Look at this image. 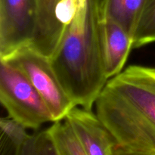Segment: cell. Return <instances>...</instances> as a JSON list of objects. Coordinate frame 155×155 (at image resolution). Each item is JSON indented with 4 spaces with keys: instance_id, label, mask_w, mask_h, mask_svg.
<instances>
[{
    "instance_id": "6da1fadb",
    "label": "cell",
    "mask_w": 155,
    "mask_h": 155,
    "mask_svg": "<svg viewBox=\"0 0 155 155\" xmlns=\"http://www.w3.org/2000/svg\"><path fill=\"white\" fill-rule=\"evenodd\" d=\"M95 106L117 147L155 155V68L129 66L107 80Z\"/></svg>"
},
{
    "instance_id": "7a4b0ae2",
    "label": "cell",
    "mask_w": 155,
    "mask_h": 155,
    "mask_svg": "<svg viewBox=\"0 0 155 155\" xmlns=\"http://www.w3.org/2000/svg\"><path fill=\"white\" fill-rule=\"evenodd\" d=\"M99 3L100 0H86L80 6L49 57L73 102L89 110L108 80L100 36Z\"/></svg>"
},
{
    "instance_id": "3957f363",
    "label": "cell",
    "mask_w": 155,
    "mask_h": 155,
    "mask_svg": "<svg viewBox=\"0 0 155 155\" xmlns=\"http://www.w3.org/2000/svg\"><path fill=\"white\" fill-rule=\"evenodd\" d=\"M0 101L9 117L27 129L38 130L54 123L46 103L28 78L4 60H0Z\"/></svg>"
},
{
    "instance_id": "277c9868",
    "label": "cell",
    "mask_w": 155,
    "mask_h": 155,
    "mask_svg": "<svg viewBox=\"0 0 155 155\" xmlns=\"http://www.w3.org/2000/svg\"><path fill=\"white\" fill-rule=\"evenodd\" d=\"M0 60L16 67L28 78L46 103L54 123L64 120L76 107L58 78L49 58L31 45H24Z\"/></svg>"
},
{
    "instance_id": "5b68a950",
    "label": "cell",
    "mask_w": 155,
    "mask_h": 155,
    "mask_svg": "<svg viewBox=\"0 0 155 155\" xmlns=\"http://www.w3.org/2000/svg\"><path fill=\"white\" fill-rule=\"evenodd\" d=\"M36 26L35 0H0V59L30 45Z\"/></svg>"
},
{
    "instance_id": "8992f818",
    "label": "cell",
    "mask_w": 155,
    "mask_h": 155,
    "mask_svg": "<svg viewBox=\"0 0 155 155\" xmlns=\"http://www.w3.org/2000/svg\"><path fill=\"white\" fill-rule=\"evenodd\" d=\"M87 155H111L114 138L96 114L74 107L64 118Z\"/></svg>"
},
{
    "instance_id": "52a82bcc",
    "label": "cell",
    "mask_w": 155,
    "mask_h": 155,
    "mask_svg": "<svg viewBox=\"0 0 155 155\" xmlns=\"http://www.w3.org/2000/svg\"><path fill=\"white\" fill-rule=\"evenodd\" d=\"M100 36L104 70L109 80L122 71L133 48V38L117 22L101 16Z\"/></svg>"
},
{
    "instance_id": "ba28073f",
    "label": "cell",
    "mask_w": 155,
    "mask_h": 155,
    "mask_svg": "<svg viewBox=\"0 0 155 155\" xmlns=\"http://www.w3.org/2000/svg\"><path fill=\"white\" fill-rule=\"evenodd\" d=\"M59 2L60 0H35L36 26L30 45L48 58L57 48L65 29L55 15Z\"/></svg>"
},
{
    "instance_id": "9c48e42d",
    "label": "cell",
    "mask_w": 155,
    "mask_h": 155,
    "mask_svg": "<svg viewBox=\"0 0 155 155\" xmlns=\"http://www.w3.org/2000/svg\"><path fill=\"white\" fill-rule=\"evenodd\" d=\"M149 0H100V16L114 20L133 38Z\"/></svg>"
},
{
    "instance_id": "30bf717a",
    "label": "cell",
    "mask_w": 155,
    "mask_h": 155,
    "mask_svg": "<svg viewBox=\"0 0 155 155\" xmlns=\"http://www.w3.org/2000/svg\"><path fill=\"white\" fill-rule=\"evenodd\" d=\"M47 130L59 155H87L65 120L53 123Z\"/></svg>"
},
{
    "instance_id": "8fae6325",
    "label": "cell",
    "mask_w": 155,
    "mask_h": 155,
    "mask_svg": "<svg viewBox=\"0 0 155 155\" xmlns=\"http://www.w3.org/2000/svg\"><path fill=\"white\" fill-rule=\"evenodd\" d=\"M155 42V0H149L133 36V48Z\"/></svg>"
},
{
    "instance_id": "7c38bea8",
    "label": "cell",
    "mask_w": 155,
    "mask_h": 155,
    "mask_svg": "<svg viewBox=\"0 0 155 155\" xmlns=\"http://www.w3.org/2000/svg\"><path fill=\"white\" fill-rule=\"evenodd\" d=\"M15 155H59L48 130L30 135Z\"/></svg>"
},
{
    "instance_id": "4fadbf2b",
    "label": "cell",
    "mask_w": 155,
    "mask_h": 155,
    "mask_svg": "<svg viewBox=\"0 0 155 155\" xmlns=\"http://www.w3.org/2000/svg\"><path fill=\"white\" fill-rule=\"evenodd\" d=\"M0 128L2 136L5 138V142L12 147L15 154L30 136L27 133V129L24 126L11 117L8 119H2L0 121Z\"/></svg>"
},
{
    "instance_id": "5bb4252c",
    "label": "cell",
    "mask_w": 155,
    "mask_h": 155,
    "mask_svg": "<svg viewBox=\"0 0 155 155\" xmlns=\"http://www.w3.org/2000/svg\"><path fill=\"white\" fill-rule=\"evenodd\" d=\"M111 155H154V154H142V153L133 152V151H127V150L123 149L120 147L116 146L112 151Z\"/></svg>"
}]
</instances>
